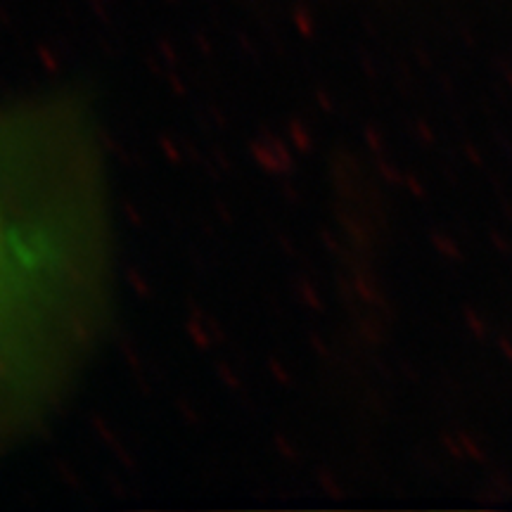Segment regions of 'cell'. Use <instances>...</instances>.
Instances as JSON below:
<instances>
[{"label": "cell", "mask_w": 512, "mask_h": 512, "mask_svg": "<svg viewBox=\"0 0 512 512\" xmlns=\"http://www.w3.org/2000/svg\"><path fill=\"white\" fill-rule=\"evenodd\" d=\"M3 256H5V245H3V238H0V285H3V278H5V266H3Z\"/></svg>", "instance_id": "1"}]
</instances>
